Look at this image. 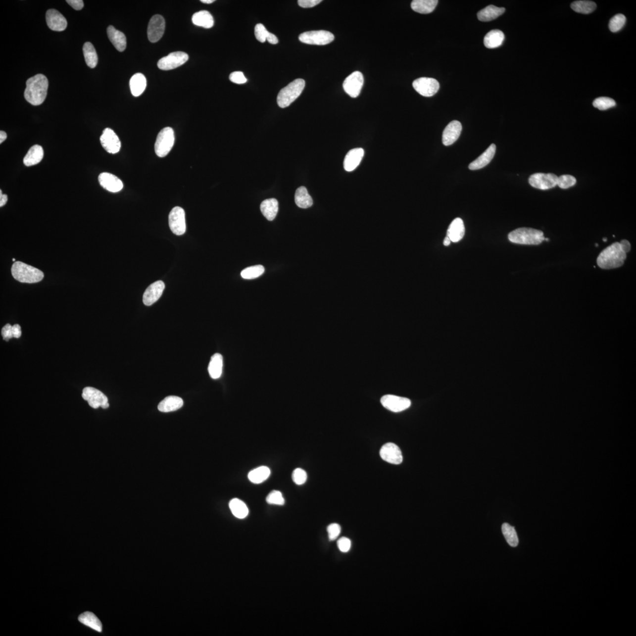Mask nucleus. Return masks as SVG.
Masks as SVG:
<instances>
[{"instance_id":"46","label":"nucleus","mask_w":636,"mask_h":636,"mask_svg":"<svg viewBox=\"0 0 636 636\" xmlns=\"http://www.w3.org/2000/svg\"><path fill=\"white\" fill-rule=\"evenodd\" d=\"M266 501L269 504L283 505L285 499L282 493L279 491H272L267 496Z\"/></svg>"},{"instance_id":"16","label":"nucleus","mask_w":636,"mask_h":636,"mask_svg":"<svg viewBox=\"0 0 636 636\" xmlns=\"http://www.w3.org/2000/svg\"><path fill=\"white\" fill-rule=\"evenodd\" d=\"M380 454L381 458L387 463L395 465L402 463V452L395 443L389 442L384 444L380 449Z\"/></svg>"},{"instance_id":"28","label":"nucleus","mask_w":636,"mask_h":636,"mask_svg":"<svg viewBox=\"0 0 636 636\" xmlns=\"http://www.w3.org/2000/svg\"><path fill=\"white\" fill-rule=\"evenodd\" d=\"M260 210L265 218L272 221L276 218L278 212V201L276 198H272L263 201L260 204Z\"/></svg>"},{"instance_id":"55","label":"nucleus","mask_w":636,"mask_h":636,"mask_svg":"<svg viewBox=\"0 0 636 636\" xmlns=\"http://www.w3.org/2000/svg\"><path fill=\"white\" fill-rule=\"evenodd\" d=\"M12 336H13L14 338H20V337L21 336V334H22V333H21V328L20 327V326L18 324H15L12 326Z\"/></svg>"},{"instance_id":"5","label":"nucleus","mask_w":636,"mask_h":636,"mask_svg":"<svg viewBox=\"0 0 636 636\" xmlns=\"http://www.w3.org/2000/svg\"><path fill=\"white\" fill-rule=\"evenodd\" d=\"M305 86V80L297 79L291 82L279 92L277 103L279 107L285 108L289 106L298 98Z\"/></svg>"},{"instance_id":"61","label":"nucleus","mask_w":636,"mask_h":636,"mask_svg":"<svg viewBox=\"0 0 636 636\" xmlns=\"http://www.w3.org/2000/svg\"><path fill=\"white\" fill-rule=\"evenodd\" d=\"M603 241H604V242H606V241H607V238H604V239H603Z\"/></svg>"},{"instance_id":"47","label":"nucleus","mask_w":636,"mask_h":636,"mask_svg":"<svg viewBox=\"0 0 636 636\" xmlns=\"http://www.w3.org/2000/svg\"><path fill=\"white\" fill-rule=\"evenodd\" d=\"M293 480L297 485H302L307 480V474L302 468H296L293 473Z\"/></svg>"},{"instance_id":"37","label":"nucleus","mask_w":636,"mask_h":636,"mask_svg":"<svg viewBox=\"0 0 636 636\" xmlns=\"http://www.w3.org/2000/svg\"><path fill=\"white\" fill-rule=\"evenodd\" d=\"M79 620L83 625L89 627L96 631L98 632L102 631V625L100 620L93 613L87 612L82 614L79 617Z\"/></svg>"},{"instance_id":"31","label":"nucleus","mask_w":636,"mask_h":636,"mask_svg":"<svg viewBox=\"0 0 636 636\" xmlns=\"http://www.w3.org/2000/svg\"><path fill=\"white\" fill-rule=\"evenodd\" d=\"M504 39L503 32L498 30H493L487 34L484 39V43L487 48H497L502 45Z\"/></svg>"},{"instance_id":"43","label":"nucleus","mask_w":636,"mask_h":636,"mask_svg":"<svg viewBox=\"0 0 636 636\" xmlns=\"http://www.w3.org/2000/svg\"><path fill=\"white\" fill-rule=\"evenodd\" d=\"M592 105L595 108L600 110H606L612 108L616 105V101L613 99L601 97L598 98L593 101Z\"/></svg>"},{"instance_id":"51","label":"nucleus","mask_w":636,"mask_h":636,"mask_svg":"<svg viewBox=\"0 0 636 636\" xmlns=\"http://www.w3.org/2000/svg\"><path fill=\"white\" fill-rule=\"evenodd\" d=\"M337 544L340 550L343 552V553H346V552L349 551L350 547H351V541L346 538H341L338 541Z\"/></svg>"},{"instance_id":"7","label":"nucleus","mask_w":636,"mask_h":636,"mask_svg":"<svg viewBox=\"0 0 636 636\" xmlns=\"http://www.w3.org/2000/svg\"><path fill=\"white\" fill-rule=\"evenodd\" d=\"M333 33L328 31H310L301 34L299 36L300 42L307 45L323 46L330 44L334 40Z\"/></svg>"},{"instance_id":"60","label":"nucleus","mask_w":636,"mask_h":636,"mask_svg":"<svg viewBox=\"0 0 636 636\" xmlns=\"http://www.w3.org/2000/svg\"><path fill=\"white\" fill-rule=\"evenodd\" d=\"M201 2L204 3V4H212V3L215 2V0H201Z\"/></svg>"},{"instance_id":"29","label":"nucleus","mask_w":636,"mask_h":636,"mask_svg":"<svg viewBox=\"0 0 636 636\" xmlns=\"http://www.w3.org/2000/svg\"><path fill=\"white\" fill-rule=\"evenodd\" d=\"M147 86V79L142 73L135 74L130 80V91L135 97L141 96L145 91Z\"/></svg>"},{"instance_id":"24","label":"nucleus","mask_w":636,"mask_h":636,"mask_svg":"<svg viewBox=\"0 0 636 636\" xmlns=\"http://www.w3.org/2000/svg\"><path fill=\"white\" fill-rule=\"evenodd\" d=\"M496 151V146L492 144L489 146V147L481 155V156L475 160L474 162L471 163L469 165V169L472 170H479L483 168L489 164L494 157Z\"/></svg>"},{"instance_id":"54","label":"nucleus","mask_w":636,"mask_h":636,"mask_svg":"<svg viewBox=\"0 0 636 636\" xmlns=\"http://www.w3.org/2000/svg\"><path fill=\"white\" fill-rule=\"evenodd\" d=\"M66 2L76 10H82L84 7V2L82 0H67Z\"/></svg>"},{"instance_id":"52","label":"nucleus","mask_w":636,"mask_h":636,"mask_svg":"<svg viewBox=\"0 0 636 636\" xmlns=\"http://www.w3.org/2000/svg\"><path fill=\"white\" fill-rule=\"evenodd\" d=\"M322 0H299L297 2L300 7L302 8H312L320 4Z\"/></svg>"},{"instance_id":"9","label":"nucleus","mask_w":636,"mask_h":636,"mask_svg":"<svg viewBox=\"0 0 636 636\" xmlns=\"http://www.w3.org/2000/svg\"><path fill=\"white\" fill-rule=\"evenodd\" d=\"M169 223L170 230L174 234L184 235L186 231L184 209L179 206L174 207L169 214Z\"/></svg>"},{"instance_id":"58","label":"nucleus","mask_w":636,"mask_h":636,"mask_svg":"<svg viewBox=\"0 0 636 636\" xmlns=\"http://www.w3.org/2000/svg\"><path fill=\"white\" fill-rule=\"evenodd\" d=\"M7 138V133L4 131H2L1 130V131L0 132V144H2V142H4Z\"/></svg>"},{"instance_id":"23","label":"nucleus","mask_w":636,"mask_h":636,"mask_svg":"<svg viewBox=\"0 0 636 636\" xmlns=\"http://www.w3.org/2000/svg\"><path fill=\"white\" fill-rule=\"evenodd\" d=\"M465 226L463 220L461 218H456L449 225L446 237L449 238L452 243H458L464 237Z\"/></svg>"},{"instance_id":"20","label":"nucleus","mask_w":636,"mask_h":636,"mask_svg":"<svg viewBox=\"0 0 636 636\" xmlns=\"http://www.w3.org/2000/svg\"><path fill=\"white\" fill-rule=\"evenodd\" d=\"M100 185L105 190L116 193L122 190L123 184L122 181L115 175L109 173H102L98 176Z\"/></svg>"},{"instance_id":"48","label":"nucleus","mask_w":636,"mask_h":636,"mask_svg":"<svg viewBox=\"0 0 636 636\" xmlns=\"http://www.w3.org/2000/svg\"><path fill=\"white\" fill-rule=\"evenodd\" d=\"M268 34L269 32L263 24H256L255 28H254V35H255L256 38L259 42L265 43L266 41Z\"/></svg>"},{"instance_id":"53","label":"nucleus","mask_w":636,"mask_h":636,"mask_svg":"<svg viewBox=\"0 0 636 636\" xmlns=\"http://www.w3.org/2000/svg\"><path fill=\"white\" fill-rule=\"evenodd\" d=\"M12 326L10 324H7L2 328L1 335L4 340L8 341L11 338H14L13 336H12Z\"/></svg>"},{"instance_id":"25","label":"nucleus","mask_w":636,"mask_h":636,"mask_svg":"<svg viewBox=\"0 0 636 636\" xmlns=\"http://www.w3.org/2000/svg\"><path fill=\"white\" fill-rule=\"evenodd\" d=\"M107 35L110 41L118 51L122 52L126 48V37L122 32L117 30L112 26L107 28Z\"/></svg>"},{"instance_id":"27","label":"nucleus","mask_w":636,"mask_h":636,"mask_svg":"<svg viewBox=\"0 0 636 636\" xmlns=\"http://www.w3.org/2000/svg\"><path fill=\"white\" fill-rule=\"evenodd\" d=\"M44 156V151L41 146L36 145L31 147L24 157L23 162L27 166H32L39 163Z\"/></svg>"},{"instance_id":"42","label":"nucleus","mask_w":636,"mask_h":636,"mask_svg":"<svg viewBox=\"0 0 636 636\" xmlns=\"http://www.w3.org/2000/svg\"><path fill=\"white\" fill-rule=\"evenodd\" d=\"M265 268L262 265H256L245 269L241 272V277L245 279H253L258 278L263 274Z\"/></svg>"},{"instance_id":"44","label":"nucleus","mask_w":636,"mask_h":636,"mask_svg":"<svg viewBox=\"0 0 636 636\" xmlns=\"http://www.w3.org/2000/svg\"><path fill=\"white\" fill-rule=\"evenodd\" d=\"M626 18L622 14H617L610 20L609 29L613 33L619 32L625 26Z\"/></svg>"},{"instance_id":"3","label":"nucleus","mask_w":636,"mask_h":636,"mask_svg":"<svg viewBox=\"0 0 636 636\" xmlns=\"http://www.w3.org/2000/svg\"><path fill=\"white\" fill-rule=\"evenodd\" d=\"M11 274L15 279L21 283H37L44 278V274L40 270L19 261L12 265Z\"/></svg>"},{"instance_id":"56","label":"nucleus","mask_w":636,"mask_h":636,"mask_svg":"<svg viewBox=\"0 0 636 636\" xmlns=\"http://www.w3.org/2000/svg\"><path fill=\"white\" fill-rule=\"evenodd\" d=\"M266 40L270 43V44L272 45H277L279 42L277 37H276L274 34H272L269 32L268 37H267Z\"/></svg>"},{"instance_id":"13","label":"nucleus","mask_w":636,"mask_h":636,"mask_svg":"<svg viewBox=\"0 0 636 636\" xmlns=\"http://www.w3.org/2000/svg\"><path fill=\"white\" fill-rule=\"evenodd\" d=\"M188 54L182 51L172 52L158 61L157 66L160 70H170L184 64L188 60Z\"/></svg>"},{"instance_id":"35","label":"nucleus","mask_w":636,"mask_h":636,"mask_svg":"<svg viewBox=\"0 0 636 636\" xmlns=\"http://www.w3.org/2000/svg\"><path fill=\"white\" fill-rule=\"evenodd\" d=\"M223 357L220 353L214 354L211 358L208 367L209 374L212 379H218L222 374Z\"/></svg>"},{"instance_id":"45","label":"nucleus","mask_w":636,"mask_h":636,"mask_svg":"<svg viewBox=\"0 0 636 636\" xmlns=\"http://www.w3.org/2000/svg\"><path fill=\"white\" fill-rule=\"evenodd\" d=\"M575 177L572 175H565L558 177L557 186L561 189H568L573 187L576 184Z\"/></svg>"},{"instance_id":"36","label":"nucleus","mask_w":636,"mask_h":636,"mask_svg":"<svg viewBox=\"0 0 636 636\" xmlns=\"http://www.w3.org/2000/svg\"><path fill=\"white\" fill-rule=\"evenodd\" d=\"M229 508L234 516L238 519H244L249 514V509L245 502L238 498H234L229 502Z\"/></svg>"},{"instance_id":"26","label":"nucleus","mask_w":636,"mask_h":636,"mask_svg":"<svg viewBox=\"0 0 636 636\" xmlns=\"http://www.w3.org/2000/svg\"><path fill=\"white\" fill-rule=\"evenodd\" d=\"M184 405V401L177 396L166 397L158 405V409L162 412H170L178 410Z\"/></svg>"},{"instance_id":"32","label":"nucleus","mask_w":636,"mask_h":636,"mask_svg":"<svg viewBox=\"0 0 636 636\" xmlns=\"http://www.w3.org/2000/svg\"><path fill=\"white\" fill-rule=\"evenodd\" d=\"M438 2L437 0H414L411 2V8L418 13L429 14L435 10Z\"/></svg>"},{"instance_id":"2","label":"nucleus","mask_w":636,"mask_h":636,"mask_svg":"<svg viewBox=\"0 0 636 636\" xmlns=\"http://www.w3.org/2000/svg\"><path fill=\"white\" fill-rule=\"evenodd\" d=\"M48 88L49 81L47 77L42 74H37L26 82L25 99L33 105L42 104L46 98Z\"/></svg>"},{"instance_id":"38","label":"nucleus","mask_w":636,"mask_h":636,"mask_svg":"<svg viewBox=\"0 0 636 636\" xmlns=\"http://www.w3.org/2000/svg\"><path fill=\"white\" fill-rule=\"evenodd\" d=\"M271 470L265 466L259 467L251 471L248 474V479L254 484H260L268 479Z\"/></svg>"},{"instance_id":"8","label":"nucleus","mask_w":636,"mask_h":636,"mask_svg":"<svg viewBox=\"0 0 636 636\" xmlns=\"http://www.w3.org/2000/svg\"><path fill=\"white\" fill-rule=\"evenodd\" d=\"M83 398L88 401L90 406L93 408L97 409L101 407L107 409L109 407L108 398L104 394L95 388L86 387L83 390Z\"/></svg>"},{"instance_id":"57","label":"nucleus","mask_w":636,"mask_h":636,"mask_svg":"<svg viewBox=\"0 0 636 636\" xmlns=\"http://www.w3.org/2000/svg\"><path fill=\"white\" fill-rule=\"evenodd\" d=\"M7 201L8 197L7 195H3L2 191H0V207L4 206L7 203Z\"/></svg>"},{"instance_id":"30","label":"nucleus","mask_w":636,"mask_h":636,"mask_svg":"<svg viewBox=\"0 0 636 636\" xmlns=\"http://www.w3.org/2000/svg\"><path fill=\"white\" fill-rule=\"evenodd\" d=\"M505 11V9L503 7H497L496 6L490 5L478 12L477 17L480 21H490L504 14Z\"/></svg>"},{"instance_id":"18","label":"nucleus","mask_w":636,"mask_h":636,"mask_svg":"<svg viewBox=\"0 0 636 636\" xmlns=\"http://www.w3.org/2000/svg\"><path fill=\"white\" fill-rule=\"evenodd\" d=\"M165 285L162 281L154 282L148 287L145 292L143 296V302L145 305L151 306L156 302L162 295Z\"/></svg>"},{"instance_id":"12","label":"nucleus","mask_w":636,"mask_h":636,"mask_svg":"<svg viewBox=\"0 0 636 636\" xmlns=\"http://www.w3.org/2000/svg\"><path fill=\"white\" fill-rule=\"evenodd\" d=\"M364 82L363 74L360 71H355L344 80L343 88L350 97L357 98L361 92Z\"/></svg>"},{"instance_id":"11","label":"nucleus","mask_w":636,"mask_h":636,"mask_svg":"<svg viewBox=\"0 0 636 636\" xmlns=\"http://www.w3.org/2000/svg\"><path fill=\"white\" fill-rule=\"evenodd\" d=\"M414 89L424 97L435 95L440 89V83L437 80L428 77H421L412 83Z\"/></svg>"},{"instance_id":"33","label":"nucleus","mask_w":636,"mask_h":636,"mask_svg":"<svg viewBox=\"0 0 636 636\" xmlns=\"http://www.w3.org/2000/svg\"><path fill=\"white\" fill-rule=\"evenodd\" d=\"M192 22L198 27L205 29H210L213 26L214 20L212 15L207 11H200L196 12L192 17Z\"/></svg>"},{"instance_id":"40","label":"nucleus","mask_w":636,"mask_h":636,"mask_svg":"<svg viewBox=\"0 0 636 636\" xmlns=\"http://www.w3.org/2000/svg\"><path fill=\"white\" fill-rule=\"evenodd\" d=\"M502 532L509 545L516 547L519 544V538L514 527L508 523H504L502 526Z\"/></svg>"},{"instance_id":"4","label":"nucleus","mask_w":636,"mask_h":636,"mask_svg":"<svg viewBox=\"0 0 636 636\" xmlns=\"http://www.w3.org/2000/svg\"><path fill=\"white\" fill-rule=\"evenodd\" d=\"M508 237L511 243L520 245H538L545 241L543 232L529 228L517 229L510 232Z\"/></svg>"},{"instance_id":"50","label":"nucleus","mask_w":636,"mask_h":636,"mask_svg":"<svg viewBox=\"0 0 636 636\" xmlns=\"http://www.w3.org/2000/svg\"><path fill=\"white\" fill-rule=\"evenodd\" d=\"M229 79L232 82L238 84V85H241V84H244L247 82L246 77H245L244 73L241 71H235V72L232 73L229 76Z\"/></svg>"},{"instance_id":"14","label":"nucleus","mask_w":636,"mask_h":636,"mask_svg":"<svg viewBox=\"0 0 636 636\" xmlns=\"http://www.w3.org/2000/svg\"><path fill=\"white\" fill-rule=\"evenodd\" d=\"M381 404L390 411L399 412L410 407L411 400L393 395H386L381 399Z\"/></svg>"},{"instance_id":"41","label":"nucleus","mask_w":636,"mask_h":636,"mask_svg":"<svg viewBox=\"0 0 636 636\" xmlns=\"http://www.w3.org/2000/svg\"><path fill=\"white\" fill-rule=\"evenodd\" d=\"M571 7L574 11L579 13L587 14L593 12L596 8V4L591 1H576L571 4Z\"/></svg>"},{"instance_id":"62","label":"nucleus","mask_w":636,"mask_h":636,"mask_svg":"<svg viewBox=\"0 0 636 636\" xmlns=\"http://www.w3.org/2000/svg\"><path fill=\"white\" fill-rule=\"evenodd\" d=\"M12 261L15 262V259H14V258L12 259Z\"/></svg>"},{"instance_id":"6","label":"nucleus","mask_w":636,"mask_h":636,"mask_svg":"<svg viewBox=\"0 0 636 636\" xmlns=\"http://www.w3.org/2000/svg\"><path fill=\"white\" fill-rule=\"evenodd\" d=\"M175 143V134L171 127L163 129L157 135L154 149L157 156L164 157L169 153Z\"/></svg>"},{"instance_id":"34","label":"nucleus","mask_w":636,"mask_h":636,"mask_svg":"<svg viewBox=\"0 0 636 636\" xmlns=\"http://www.w3.org/2000/svg\"><path fill=\"white\" fill-rule=\"evenodd\" d=\"M294 201L296 205L302 209L309 208L313 204L312 198L304 186H301L296 191Z\"/></svg>"},{"instance_id":"19","label":"nucleus","mask_w":636,"mask_h":636,"mask_svg":"<svg viewBox=\"0 0 636 636\" xmlns=\"http://www.w3.org/2000/svg\"><path fill=\"white\" fill-rule=\"evenodd\" d=\"M46 21L49 29L55 32H63L67 26L66 18L54 9H50L47 11Z\"/></svg>"},{"instance_id":"39","label":"nucleus","mask_w":636,"mask_h":636,"mask_svg":"<svg viewBox=\"0 0 636 636\" xmlns=\"http://www.w3.org/2000/svg\"><path fill=\"white\" fill-rule=\"evenodd\" d=\"M83 51L87 65L89 67H96L98 63V57L94 46L91 43L87 42L83 46Z\"/></svg>"},{"instance_id":"21","label":"nucleus","mask_w":636,"mask_h":636,"mask_svg":"<svg viewBox=\"0 0 636 636\" xmlns=\"http://www.w3.org/2000/svg\"><path fill=\"white\" fill-rule=\"evenodd\" d=\"M462 131V125L457 120H453L449 123L443 130L442 134V143L445 146H450L454 144L460 137Z\"/></svg>"},{"instance_id":"15","label":"nucleus","mask_w":636,"mask_h":636,"mask_svg":"<svg viewBox=\"0 0 636 636\" xmlns=\"http://www.w3.org/2000/svg\"><path fill=\"white\" fill-rule=\"evenodd\" d=\"M165 30V20L160 15L152 17L147 28V36L151 43H156L162 38Z\"/></svg>"},{"instance_id":"1","label":"nucleus","mask_w":636,"mask_h":636,"mask_svg":"<svg viewBox=\"0 0 636 636\" xmlns=\"http://www.w3.org/2000/svg\"><path fill=\"white\" fill-rule=\"evenodd\" d=\"M631 249V245L628 240L614 243L600 253L597 259V265L603 269L620 268L624 264L627 253Z\"/></svg>"},{"instance_id":"17","label":"nucleus","mask_w":636,"mask_h":636,"mask_svg":"<svg viewBox=\"0 0 636 636\" xmlns=\"http://www.w3.org/2000/svg\"><path fill=\"white\" fill-rule=\"evenodd\" d=\"M102 147L108 153L116 154L120 150L121 142L119 137L113 130L105 129L100 137Z\"/></svg>"},{"instance_id":"59","label":"nucleus","mask_w":636,"mask_h":636,"mask_svg":"<svg viewBox=\"0 0 636 636\" xmlns=\"http://www.w3.org/2000/svg\"><path fill=\"white\" fill-rule=\"evenodd\" d=\"M451 242V241L449 240V238L448 237H446L444 240H443V245H444V246H448L450 245Z\"/></svg>"},{"instance_id":"22","label":"nucleus","mask_w":636,"mask_h":636,"mask_svg":"<svg viewBox=\"0 0 636 636\" xmlns=\"http://www.w3.org/2000/svg\"><path fill=\"white\" fill-rule=\"evenodd\" d=\"M364 156V150L362 148L350 150L344 159L343 167L347 172H352L357 167Z\"/></svg>"},{"instance_id":"10","label":"nucleus","mask_w":636,"mask_h":636,"mask_svg":"<svg viewBox=\"0 0 636 636\" xmlns=\"http://www.w3.org/2000/svg\"><path fill=\"white\" fill-rule=\"evenodd\" d=\"M558 176L553 173H538L530 177L529 181L533 188L548 190L557 186Z\"/></svg>"},{"instance_id":"49","label":"nucleus","mask_w":636,"mask_h":636,"mask_svg":"<svg viewBox=\"0 0 636 636\" xmlns=\"http://www.w3.org/2000/svg\"><path fill=\"white\" fill-rule=\"evenodd\" d=\"M341 531V526L339 524L333 523L329 525L327 527V532L330 540L334 541L336 539L340 536Z\"/></svg>"}]
</instances>
